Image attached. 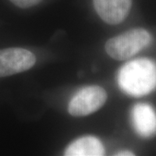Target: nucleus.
I'll use <instances>...</instances> for the list:
<instances>
[{
  "instance_id": "f03ea898",
  "label": "nucleus",
  "mask_w": 156,
  "mask_h": 156,
  "mask_svg": "<svg viewBox=\"0 0 156 156\" xmlns=\"http://www.w3.org/2000/svg\"><path fill=\"white\" fill-rule=\"evenodd\" d=\"M151 42V35L144 29H132L108 39L105 44L107 54L117 61H124L138 54Z\"/></svg>"
},
{
  "instance_id": "0eeeda50",
  "label": "nucleus",
  "mask_w": 156,
  "mask_h": 156,
  "mask_svg": "<svg viewBox=\"0 0 156 156\" xmlns=\"http://www.w3.org/2000/svg\"><path fill=\"white\" fill-rule=\"evenodd\" d=\"M105 149L101 141L92 135H87L75 140L64 151L66 156H101Z\"/></svg>"
},
{
  "instance_id": "423d86ee",
  "label": "nucleus",
  "mask_w": 156,
  "mask_h": 156,
  "mask_svg": "<svg viewBox=\"0 0 156 156\" xmlns=\"http://www.w3.org/2000/svg\"><path fill=\"white\" fill-rule=\"evenodd\" d=\"M132 122L141 137L152 138L156 135V112L149 104H136L132 110Z\"/></svg>"
},
{
  "instance_id": "20e7f679",
  "label": "nucleus",
  "mask_w": 156,
  "mask_h": 156,
  "mask_svg": "<svg viewBox=\"0 0 156 156\" xmlns=\"http://www.w3.org/2000/svg\"><path fill=\"white\" fill-rule=\"evenodd\" d=\"M36 56L23 48L0 50V78L27 71L36 63Z\"/></svg>"
},
{
  "instance_id": "7ed1b4c3",
  "label": "nucleus",
  "mask_w": 156,
  "mask_h": 156,
  "mask_svg": "<svg viewBox=\"0 0 156 156\" xmlns=\"http://www.w3.org/2000/svg\"><path fill=\"white\" fill-rule=\"evenodd\" d=\"M108 95L101 86L92 85L79 90L70 100L68 111L74 117L89 115L99 110L106 102Z\"/></svg>"
},
{
  "instance_id": "f257e3e1",
  "label": "nucleus",
  "mask_w": 156,
  "mask_h": 156,
  "mask_svg": "<svg viewBox=\"0 0 156 156\" xmlns=\"http://www.w3.org/2000/svg\"><path fill=\"white\" fill-rule=\"evenodd\" d=\"M118 83L128 95H147L156 88V64L146 58L129 62L120 69Z\"/></svg>"
},
{
  "instance_id": "1a4fd4ad",
  "label": "nucleus",
  "mask_w": 156,
  "mask_h": 156,
  "mask_svg": "<svg viewBox=\"0 0 156 156\" xmlns=\"http://www.w3.org/2000/svg\"><path fill=\"white\" fill-rule=\"evenodd\" d=\"M115 155L133 156V155H134V154L133 153V152H130V151H120V152H118V154H116Z\"/></svg>"
},
{
  "instance_id": "39448f33",
  "label": "nucleus",
  "mask_w": 156,
  "mask_h": 156,
  "mask_svg": "<svg viewBox=\"0 0 156 156\" xmlns=\"http://www.w3.org/2000/svg\"><path fill=\"white\" fill-rule=\"evenodd\" d=\"M133 0H93L98 16L110 25L119 24L127 18Z\"/></svg>"
},
{
  "instance_id": "6e6552de",
  "label": "nucleus",
  "mask_w": 156,
  "mask_h": 156,
  "mask_svg": "<svg viewBox=\"0 0 156 156\" xmlns=\"http://www.w3.org/2000/svg\"><path fill=\"white\" fill-rule=\"evenodd\" d=\"M10 1L13 5H15L19 8L27 9L38 5L42 0H10Z\"/></svg>"
}]
</instances>
